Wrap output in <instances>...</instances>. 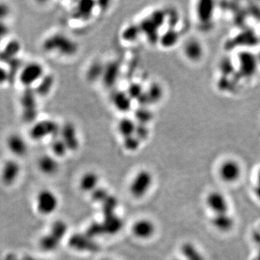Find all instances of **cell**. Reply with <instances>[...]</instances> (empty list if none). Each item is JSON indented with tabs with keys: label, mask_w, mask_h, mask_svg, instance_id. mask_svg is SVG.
I'll use <instances>...</instances> for the list:
<instances>
[{
	"label": "cell",
	"mask_w": 260,
	"mask_h": 260,
	"mask_svg": "<svg viewBox=\"0 0 260 260\" xmlns=\"http://www.w3.org/2000/svg\"><path fill=\"white\" fill-rule=\"evenodd\" d=\"M43 51L47 53L71 56L76 54L78 46L74 40L61 33H55L46 38L42 43Z\"/></svg>",
	"instance_id": "6da1fadb"
},
{
	"label": "cell",
	"mask_w": 260,
	"mask_h": 260,
	"mask_svg": "<svg viewBox=\"0 0 260 260\" xmlns=\"http://www.w3.org/2000/svg\"><path fill=\"white\" fill-rule=\"evenodd\" d=\"M154 177L148 169H141L133 176L129 183V194L136 199L144 198L153 186Z\"/></svg>",
	"instance_id": "7a4b0ae2"
},
{
	"label": "cell",
	"mask_w": 260,
	"mask_h": 260,
	"mask_svg": "<svg viewBox=\"0 0 260 260\" xmlns=\"http://www.w3.org/2000/svg\"><path fill=\"white\" fill-rule=\"evenodd\" d=\"M21 116L26 123H33L38 117L37 95L33 88H25L21 96Z\"/></svg>",
	"instance_id": "3957f363"
},
{
	"label": "cell",
	"mask_w": 260,
	"mask_h": 260,
	"mask_svg": "<svg viewBox=\"0 0 260 260\" xmlns=\"http://www.w3.org/2000/svg\"><path fill=\"white\" fill-rule=\"evenodd\" d=\"M59 199L57 194L52 190H40L36 197V208L40 215L51 216L58 209Z\"/></svg>",
	"instance_id": "277c9868"
},
{
	"label": "cell",
	"mask_w": 260,
	"mask_h": 260,
	"mask_svg": "<svg viewBox=\"0 0 260 260\" xmlns=\"http://www.w3.org/2000/svg\"><path fill=\"white\" fill-rule=\"evenodd\" d=\"M60 125L52 119H43L36 121L29 131L30 138L35 141H41L46 138L59 136Z\"/></svg>",
	"instance_id": "5b68a950"
},
{
	"label": "cell",
	"mask_w": 260,
	"mask_h": 260,
	"mask_svg": "<svg viewBox=\"0 0 260 260\" xmlns=\"http://www.w3.org/2000/svg\"><path fill=\"white\" fill-rule=\"evenodd\" d=\"M44 75L43 65L41 63L33 61L22 67L18 78L24 88H33Z\"/></svg>",
	"instance_id": "8992f818"
},
{
	"label": "cell",
	"mask_w": 260,
	"mask_h": 260,
	"mask_svg": "<svg viewBox=\"0 0 260 260\" xmlns=\"http://www.w3.org/2000/svg\"><path fill=\"white\" fill-rule=\"evenodd\" d=\"M243 169L241 163L233 158L222 161L218 168L220 179L226 184H234L241 179Z\"/></svg>",
	"instance_id": "52a82bcc"
},
{
	"label": "cell",
	"mask_w": 260,
	"mask_h": 260,
	"mask_svg": "<svg viewBox=\"0 0 260 260\" xmlns=\"http://www.w3.org/2000/svg\"><path fill=\"white\" fill-rule=\"evenodd\" d=\"M206 204L213 215L230 213L228 198L221 191L213 190L207 194Z\"/></svg>",
	"instance_id": "ba28073f"
},
{
	"label": "cell",
	"mask_w": 260,
	"mask_h": 260,
	"mask_svg": "<svg viewBox=\"0 0 260 260\" xmlns=\"http://www.w3.org/2000/svg\"><path fill=\"white\" fill-rule=\"evenodd\" d=\"M21 166L15 159L7 160L0 171V179L5 186H13L19 179Z\"/></svg>",
	"instance_id": "9c48e42d"
},
{
	"label": "cell",
	"mask_w": 260,
	"mask_h": 260,
	"mask_svg": "<svg viewBox=\"0 0 260 260\" xmlns=\"http://www.w3.org/2000/svg\"><path fill=\"white\" fill-rule=\"evenodd\" d=\"M132 233L138 239H150L156 234V223L149 218H140L132 226Z\"/></svg>",
	"instance_id": "30bf717a"
},
{
	"label": "cell",
	"mask_w": 260,
	"mask_h": 260,
	"mask_svg": "<svg viewBox=\"0 0 260 260\" xmlns=\"http://www.w3.org/2000/svg\"><path fill=\"white\" fill-rule=\"evenodd\" d=\"M59 136L64 142L69 152L76 151L79 148V137L77 128L73 123L66 122L61 125L60 126Z\"/></svg>",
	"instance_id": "8fae6325"
},
{
	"label": "cell",
	"mask_w": 260,
	"mask_h": 260,
	"mask_svg": "<svg viewBox=\"0 0 260 260\" xmlns=\"http://www.w3.org/2000/svg\"><path fill=\"white\" fill-rule=\"evenodd\" d=\"M259 64L257 56L251 52L241 53L238 58V68L243 76L247 78L254 76Z\"/></svg>",
	"instance_id": "7c38bea8"
},
{
	"label": "cell",
	"mask_w": 260,
	"mask_h": 260,
	"mask_svg": "<svg viewBox=\"0 0 260 260\" xmlns=\"http://www.w3.org/2000/svg\"><path fill=\"white\" fill-rule=\"evenodd\" d=\"M6 146L9 151L16 157H23L28 152L27 142L21 135L13 133L7 138Z\"/></svg>",
	"instance_id": "4fadbf2b"
},
{
	"label": "cell",
	"mask_w": 260,
	"mask_h": 260,
	"mask_svg": "<svg viewBox=\"0 0 260 260\" xmlns=\"http://www.w3.org/2000/svg\"><path fill=\"white\" fill-rule=\"evenodd\" d=\"M211 224L220 232H230L235 226V219L230 213L215 214L212 217Z\"/></svg>",
	"instance_id": "5bb4252c"
},
{
	"label": "cell",
	"mask_w": 260,
	"mask_h": 260,
	"mask_svg": "<svg viewBox=\"0 0 260 260\" xmlns=\"http://www.w3.org/2000/svg\"><path fill=\"white\" fill-rule=\"evenodd\" d=\"M204 46L198 39H190L184 46V54L186 59L193 62L201 61L204 55Z\"/></svg>",
	"instance_id": "9a60e30c"
},
{
	"label": "cell",
	"mask_w": 260,
	"mask_h": 260,
	"mask_svg": "<svg viewBox=\"0 0 260 260\" xmlns=\"http://www.w3.org/2000/svg\"><path fill=\"white\" fill-rule=\"evenodd\" d=\"M37 166L41 173L46 176H53L59 171V163L51 155H43L38 158Z\"/></svg>",
	"instance_id": "2e32d148"
},
{
	"label": "cell",
	"mask_w": 260,
	"mask_h": 260,
	"mask_svg": "<svg viewBox=\"0 0 260 260\" xmlns=\"http://www.w3.org/2000/svg\"><path fill=\"white\" fill-rule=\"evenodd\" d=\"M100 178L97 173L88 171L81 176L79 181L80 189L82 191L91 193L99 186Z\"/></svg>",
	"instance_id": "e0dca14e"
},
{
	"label": "cell",
	"mask_w": 260,
	"mask_h": 260,
	"mask_svg": "<svg viewBox=\"0 0 260 260\" xmlns=\"http://www.w3.org/2000/svg\"><path fill=\"white\" fill-rule=\"evenodd\" d=\"M21 50V43L18 40H11L7 43L4 49L0 51V61L8 64L11 60L18 57Z\"/></svg>",
	"instance_id": "ac0fdd59"
},
{
	"label": "cell",
	"mask_w": 260,
	"mask_h": 260,
	"mask_svg": "<svg viewBox=\"0 0 260 260\" xmlns=\"http://www.w3.org/2000/svg\"><path fill=\"white\" fill-rule=\"evenodd\" d=\"M182 259L184 260H206L204 254L201 250L192 242L186 241L180 247Z\"/></svg>",
	"instance_id": "d6986e66"
},
{
	"label": "cell",
	"mask_w": 260,
	"mask_h": 260,
	"mask_svg": "<svg viewBox=\"0 0 260 260\" xmlns=\"http://www.w3.org/2000/svg\"><path fill=\"white\" fill-rule=\"evenodd\" d=\"M70 243L71 247L79 251H94L97 248L96 244L92 241V238L88 235H75L72 236Z\"/></svg>",
	"instance_id": "ffe728a7"
},
{
	"label": "cell",
	"mask_w": 260,
	"mask_h": 260,
	"mask_svg": "<svg viewBox=\"0 0 260 260\" xmlns=\"http://www.w3.org/2000/svg\"><path fill=\"white\" fill-rule=\"evenodd\" d=\"M54 77L51 74H45L41 80L38 82L36 87H33L37 96L45 97L52 91L54 86Z\"/></svg>",
	"instance_id": "44dd1931"
},
{
	"label": "cell",
	"mask_w": 260,
	"mask_h": 260,
	"mask_svg": "<svg viewBox=\"0 0 260 260\" xmlns=\"http://www.w3.org/2000/svg\"><path fill=\"white\" fill-rule=\"evenodd\" d=\"M136 126V120L129 117H123L118 122L116 129L120 136L122 137V138H125L134 136Z\"/></svg>",
	"instance_id": "7402d4cb"
},
{
	"label": "cell",
	"mask_w": 260,
	"mask_h": 260,
	"mask_svg": "<svg viewBox=\"0 0 260 260\" xmlns=\"http://www.w3.org/2000/svg\"><path fill=\"white\" fill-rule=\"evenodd\" d=\"M61 242L60 240L49 232L41 236L38 244L40 249L45 252H53L59 247Z\"/></svg>",
	"instance_id": "603a6c76"
},
{
	"label": "cell",
	"mask_w": 260,
	"mask_h": 260,
	"mask_svg": "<svg viewBox=\"0 0 260 260\" xmlns=\"http://www.w3.org/2000/svg\"><path fill=\"white\" fill-rule=\"evenodd\" d=\"M131 98L128 96L127 93L123 91H117L114 93L112 98V102L118 111L126 112L131 108Z\"/></svg>",
	"instance_id": "cb8c5ba5"
},
{
	"label": "cell",
	"mask_w": 260,
	"mask_h": 260,
	"mask_svg": "<svg viewBox=\"0 0 260 260\" xmlns=\"http://www.w3.org/2000/svg\"><path fill=\"white\" fill-rule=\"evenodd\" d=\"M102 226L103 232L114 234L119 232L122 227V221L119 219L116 214L110 215V216H105V220Z\"/></svg>",
	"instance_id": "d4e9b609"
},
{
	"label": "cell",
	"mask_w": 260,
	"mask_h": 260,
	"mask_svg": "<svg viewBox=\"0 0 260 260\" xmlns=\"http://www.w3.org/2000/svg\"><path fill=\"white\" fill-rule=\"evenodd\" d=\"M214 13V6L212 2H201L198 6V16L201 22L211 21Z\"/></svg>",
	"instance_id": "484cf974"
},
{
	"label": "cell",
	"mask_w": 260,
	"mask_h": 260,
	"mask_svg": "<svg viewBox=\"0 0 260 260\" xmlns=\"http://www.w3.org/2000/svg\"><path fill=\"white\" fill-rule=\"evenodd\" d=\"M51 150L52 151L53 156L56 158L64 157L67 153L69 152L64 142L59 136L54 137L51 139Z\"/></svg>",
	"instance_id": "4316f807"
},
{
	"label": "cell",
	"mask_w": 260,
	"mask_h": 260,
	"mask_svg": "<svg viewBox=\"0 0 260 260\" xmlns=\"http://www.w3.org/2000/svg\"><path fill=\"white\" fill-rule=\"evenodd\" d=\"M68 231V224L62 220H57L51 224L49 232L61 241L66 236Z\"/></svg>",
	"instance_id": "83f0119b"
},
{
	"label": "cell",
	"mask_w": 260,
	"mask_h": 260,
	"mask_svg": "<svg viewBox=\"0 0 260 260\" xmlns=\"http://www.w3.org/2000/svg\"><path fill=\"white\" fill-rule=\"evenodd\" d=\"M8 73H9V83L14 82L18 77L20 71L22 68V61L19 58L17 57L16 59L11 60L8 63Z\"/></svg>",
	"instance_id": "f1b7e54d"
},
{
	"label": "cell",
	"mask_w": 260,
	"mask_h": 260,
	"mask_svg": "<svg viewBox=\"0 0 260 260\" xmlns=\"http://www.w3.org/2000/svg\"><path fill=\"white\" fill-rule=\"evenodd\" d=\"M91 2H81L78 3L75 9V15L76 18L78 19H87L91 15V11H93L92 6H88Z\"/></svg>",
	"instance_id": "f546056e"
},
{
	"label": "cell",
	"mask_w": 260,
	"mask_h": 260,
	"mask_svg": "<svg viewBox=\"0 0 260 260\" xmlns=\"http://www.w3.org/2000/svg\"><path fill=\"white\" fill-rule=\"evenodd\" d=\"M101 209L103 213V216H107L110 215L115 214V210L117 207L118 201L114 196L110 194L109 196L101 203Z\"/></svg>",
	"instance_id": "4dcf8cb0"
},
{
	"label": "cell",
	"mask_w": 260,
	"mask_h": 260,
	"mask_svg": "<svg viewBox=\"0 0 260 260\" xmlns=\"http://www.w3.org/2000/svg\"><path fill=\"white\" fill-rule=\"evenodd\" d=\"M179 39L177 33L173 29H169L160 38V42L163 45V47H172Z\"/></svg>",
	"instance_id": "1f68e13d"
},
{
	"label": "cell",
	"mask_w": 260,
	"mask_h": 260,
	"mask_svg": "<svg viewBox=\"0 0 260 260\" xmlns=\"http://www.w3.org/2000/svg\"><path fill=\"white\" fill-rule=\"evenodd\" d=\"M148 101L158 102L162 98V88L158 84H153L149 87L148 91H145Z\"/></svg>",
	"instance_id": "d6a6232c"
},
{
	"label": "cell",
	"mask_w": 260,
	"mask_h": 260,
	"mask_svg": "<svg viewBox=\"0 0 260 260\" xmlns=\"http://www.w3.org/2000/svg\"><path fill=\"white\" fill-rule=\"evenodd\" d=\"M153 118V114L151 111L147 109L145 106L138 109L136 114V121L138 124H148Z\"/></svg>",
	"instance_id": "836d02e7"
},
{
	"label": "cell",
	"mask_w": 260,
	"mask_h": 260,
	"mask_svg": "<svg viewBox=\"0 0 260 260\" xmlns=\"http://www.w3.org/2000/svg\"><path fill=\"white\" fill-rule=\"evenodd\" d=\"M141 144V141L135 135L123 138V146L126 151L130 152L138 151Z\"/></svg>",
	"instance_id": "e575fe53"
},
{
	"label": "cell",
	"mask_w": 260,
	"mask_h": 260,
	"mask_svg": "<svg viewBox=\"0 0 260 260\" xmlns=\"http://www.w3.org/2000/svg\"><path fill=\"white\" fill-rule=\"evenodd\" d=\"M91 199L95 203H102L106 198H108L110 195V193L108 192L107 189L105 188L98 187L97 189H95L91 194Z\"/></svg>",
	"instance_id": "d590c367"
},
{
	"label": "cell",
	"mask_w": 260,
	"mask_h": 260,
	"mask_svg": "<svg viewBox=\"0 0 260 260\" xmlns=\"http://www.w3.org/2000/svg\"><path fill=\"white\" fill-rule=\"evenodd\" d=\"M144 92L145 91H143V88H142L141 84H138V83H133L126 91L128 96L131 98L132 100L139 99Z\"/></svg>",
	"instance_id": "8d00e7d4"
},
{
	"label": "cell",
	"mask_w": 260,
	"mask_h": 260,
	"mask_svg": "<svg viewBox=\"0 0 260 260\" xmlns=\"http://www.w3.org/2000/svg\"><path fill=\"white\" fill-rule=\"evenodd\" d=\"M135 136L142 142L146 141L148 139L150 136V130L146 124H138L137 123V126Z\"/></svg>",
	"instance_id": "74e56055"
},
{
	"label": "cell",
	"mask_w": 260,
	"mask_h": 260,
	"mask_svg": "<svg viewBox=\"0 0 260 260\" xmlns=\"http://www.w3.org/2000/svg\"><path fill=\"white\" fill-rule=\"evenodd\" d=\"M139 31H141L140 27L137 28L133 26H129L123 32V36L124 39L127 40L128 41H134L139 35Z\"/></svg>",
	"instance_id": "f35d334b"
},
{
	"label": "cell",
	"mask_w": 260,
	"mask_h": 260,
	"mask_svg": "<svg viewBox=\"0 0 260 260\" xmlns=\"http://www.w3.org/2000/svg\"><path fill=\"white\" fill-rule=\"evenodd\" d=\"M11 8L4 3H0V21H5L6 18L9 16Z\"/></svg>",
	"instance_id": "ab89813d"
},
{
	"label": "cell",
	"mask_w": 260,
	"mask_h": 260,
	"mask_svg": "<svg viewBox=\"0 0 260 260\" xmlns=\"http://www.w3.org/2000/svg\"><path fill=\"white\" fill-rule=\"evenodd\" d=\"M9 83V73L8 69L3 66H0V86Z\"/></svg>",
	"instance_id": "60d3db41"
},
{
	"label": "cell",
	"mask_w": 260,
	"mask_h": 260,
	"mask_svg": "<svg viewBox=\"0 0 260 260\" xmlns=\"http://www.w3.org/2000/svg\"><path fill=\"white\" fill-rule=\"evenodd\" d=\"M9 31V27L5 21H0V41L8 36Z\"/></svg>",
	"instance_id": "b9f144b4"
},
{
	"label": "cell",
	"mask_w": 260,
	"mask_h": 260,
	"mask_svg": "<svg viewBox=\"0 0 260 260\" xmlns=\"http://www.w3.org/2000/svg\"><path fill=\"white\" fill-rule=\"evenodd\" d=\"M19 260H41L36 259V258L33 257L31 256H23V257L20 258Z\"/></svg>",
	"instance_id": "7bdbcfd3"
},
{
	"label": "cell",
	"mask_w": 260,
	"mask_h": 260,
	"mask_svg": "<svg viewBox=\"0 0 260 260\" xmlns=\"http://www.w3.org/2000/svg\"><path fill=\"white\" fill-rule=\"evenodd\" d=\"M257 184H260V168L257 173Z\"/></svg>",
	"instance_id": "ee69618b"
},
{
	"label": "cell",
	"mask_w": 260,
	"mask_h": 260,
	"mask_svg": "<svg viewBox=\"0 0 260 260\" xmlns=\"http://www.w3.org/2000/svg\"><path fill=\"white\" fill-rule=\"evenodd\" d=\"M256 56H257L258 61H259V63L260 64V51L259 54L256 55Z\"/></svg>",
	"instance_id": "f6af8a7d"
},
{
	"label": "cell",
	"mask_w": 260,
	"mask_h": 260,
	"mask_svg": "<svg viewBox=\"0 0 260 260\" xmlns=\"http://www.w3.org/2000/svg\"><path fill=\"white\" fill-rule=\"evenodd\" d=\"M172 260H184L182 259V258H174V259H173Z\"/></svg>",
	"instance_id": "bcb514c9"
},
{
	"label": "cell",
	"mask_w": 260,
	"mask_h": 260,
	"mask_svg": "<svg viewBox=\"0 0 260 260\" xmlns=\"http://www.w3.org/2000/svg\"><path fill=\"white\" fill-rule=\"evenodd\" d=\"M103 260H111V259H103Z\"/></svg>",
	"instance_id": "7dc6e473"
},
{
	"label": "cell",
	"mask_w": 260,
	"mask_h": 260,
	"mask_svg": "<svg viewBox=\"0 0 260 260\" xmlns=\"http://www.w3.org/2000/svg\"><path fill=\"white\" fill-rule=\"evenodd\" d=\"M0 42H1V41H0Z\"/></svg>",
	"instance_id": "c3c4849f"
}]
</instances>
